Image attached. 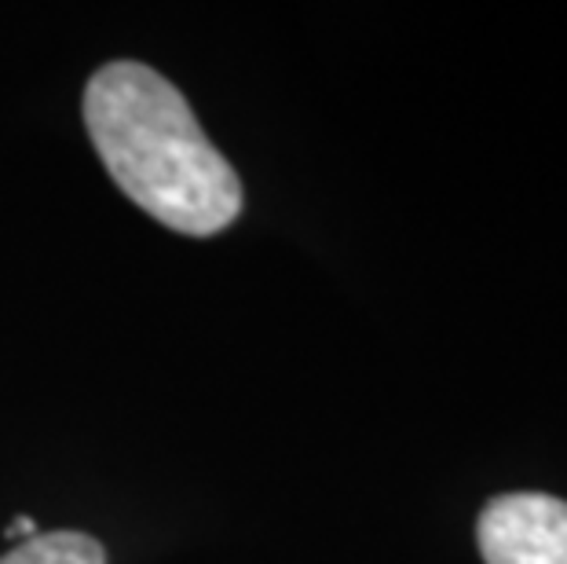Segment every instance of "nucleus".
<instances>
[{"mask_svg":"<svg viewBox=\"0 0 567 564\" xmlns=\"http://www.w3.org/2000/svg\"><path fill=\"white\" fill-rule=\"evenodd\" d=\"M0 564H106V554L92 535L38 532L33 539H22L11 554L0 557Z\"/></svg>","mask_w":567,"mask_h":564,"instance_id":"3","label":"nucleus"},{"mask_svg":"<svg viewBox=\"0 0 567 564\" xmlns=\"http://www.w3.org/2000/svg\"><path fill=\"white\" fill-rule=\"evenodd\" d=\"M84 129L114 184L173 232L216 235L243 213V180L158 70L128 59L95 70Z\"/></svg>","mask_w":567,"mask_h":564,"instance_id":"1","label":"nucleus"},{"mask_svg":"<svg viewBox=\"0 0 567 564\" xmlns=\"http://www.w3.org/2000/svg\"><path fill=\"white\" fill-rule=\"evenodd\" d=\"M487 564H567V502L513 491L484 506L476 524Z\"/></svg>","mask_w":567,"mask_h":564,"instance_id":"2","label":"nucleus"},{"mask_svg":"<svg viewBox=\"0 0 567 564\" xmlns=\"http://www.w3.org/2000/svg\"><path fill=\"white\" fill-rule=\"evenodd\" d=\"M8 539H16V535H22V539H33L38 535V524H33L30 517H19L16 524H8V532H4Z\"/></svg>","mask_w":567,"mask_h":564,"instance_id":"4","label":"nucleus"}]
</instances>
